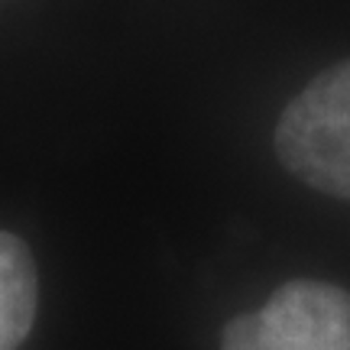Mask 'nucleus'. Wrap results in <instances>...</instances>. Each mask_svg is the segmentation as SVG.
Returning a JSON list of instances; mask_svg holds the SVG:
<instances>
[{
  "mask_svg": "<svg viewBox=\"0 0 350 350\" xmlns=\"http://www.w3.org/2000/svg\"><path fill=\"white\" fill-rule=\"evenodd\" d=\"M273 150L301 185L350 201V59L318 72L288 100Z\"/></svg>",
  "mask_w": 350,
  "mask_h": 350,
  "instance_id": "nucleus-1",
  "label": "nucleus"
},
{
  "mask_svg": "<svg viewBox=\"0 0 350 350\" xmlns=\"http://www.w3.org/2000/svg\"><path fill=\"white\" fill-rule=\"evenodd\" d=\"M39 305L33 253L16 234L0 230V350H16L29 338Z\"/></svg>",
  "mask_w": 350,
  "mask_h": 350,
  "instance_id": "nucleus-3",
  "label": "nucleus"
},
{
  "mask_svg": "<svg viewBox=\"0 0 350 350\" xmlns=\"http://www.w3.org/2000/svg\"><path fill=\"white\" fill-rule=\"evenodd\" d=\"M221 350H350V292L295 279L250 314L227 321Z\"/></svg>",
  "mask_w": 350,
  "mask_h": 350,
  "instance_id": "nucleus-2",
  "label": "nucleus"
}]
</instances>
